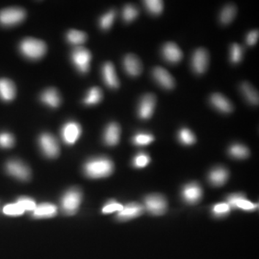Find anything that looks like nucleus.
I'll use <instances>...</instances> for the list:
<instances>
[{
  "mask_svg": "<svg viewBox=\"0 0 259 259\" xmlns=\"http://www.w3.org/2000/svg\"><path fill=\"white\" fill-rule=\"evenodd\" d=\"M230 207L227 203H218L215 205L212 208V213L216 217H225L230 213Z\"/></svg>",
  "mask_w": 259,
  "mask_h": 259,
  "instance_id": "31",
  "label": "nucleus"
},
{
  "mask_svg": "<svg viewBox=\"0 0 259 259\" xmlns=\"http://www.w3.org/2000/svg\"><path fill=\"white\" fill-rule=\"evenodd\" d=\"M228 176L226 169L217 167L211 171L209 174V181L213 186H222L226 182Z\"/></svg>",
  "mask_w": 259,
  "mask_h": 259,
  "instance_id": "23",
  "label": "nucleus"
},
{
  "mask_svg": "<svg viewBox=\"0 0 259 259\" xmlns=\"http://www.w3.org/2000/svg\"><path fill=\"white\" fill-rule=\"evenodd\" d=\"M57 213L56 205L50 203H43L37 205L33 211V217L36 218H48L54 217Z\"/></svg>",
  "mask_w": 259,
  "mask_h": 259,
  "instance_id": "21",
  "label": "nucleus"
},
{
  "mask_svg": "<svg viewBox=\"0 0 259 259\" xmlns=\"http://www.w3.org/2000/svg\"><path fill=\"white\" fill-rule=\"evenodd\" d=\"M259 33L258 30L251 31L248 34L246 42L249 45H254L259 40Z\"/></svg>",
  "mask_w": 259,
  "mask_h": 259,
  "instance_id": "42",
  "label": "nucleus"
},
{
  "mask_svg": "<svg viewBox=\"0 0 259 259\" xmlns=\"http://www.w3.org/2000/svg\"><path fill=\"white\" fill-rule=\"evenodd\" d=\"M39 144L43 153L47 157L53 159L59 154L60 148L58 141L56 138L50 134H42L39 138Z\"/></svg>",
  "mask_w": 259,
  "mask_h": 259,
  "instance_id": "7",
  "label": "nucleus"
},
{
  "mask_svg": "<svg viewBox=\"0 0 259 259\" xmlns=\"http://www.w3.org/2000/svg\"><path fill=\"white\" fill-rule=\"evenodd\" d=\"M138 9L131 4H128L123 9V17L125 21L130 23L138 16Z\"/></svg>",
  "mask_w": 259,
  "mask_h": 259,
  "instance_id": "33",
  "label": "nucleus"
},
{
  "mask_svg": "<svg viewBox=\"0 0 259 259\" xmlns=\"http://www.w3.org/2000/svg\"><path fill=\"white\" fill-rule=\"evenodd\" d=\"M146 8L154 15H160L164 9V3L160 0H148L144 1Z\"/></svg>",
  "mask_w": 259,
  "mask_h": 259,
  "instance_id": "30",
  "label": "nucleus"
},
{
  "mask_svg": "<svg viewBox=\"0 0 259 259\" xmlns=\"http://www.w3.org/2000/svg\"><path fill=\"white\" fill-rule=\"evenodd\" d=\"M229 154L235 159H243L249 157L250 151L246 146L241 144H235L230 147Z\"/></svg>",
  "mask_w": 259,
  "mask_h": 259,
  "instance_id": "27",
  "label": "nucleus"
},
{
  "mask_svg": "<svg viewBox=\"0 0 259 259\" xmlns=\"http://www.w3.org/2000/svg\"><path fill=\"white\" fill-rule=\"evenodd\" d=\"M72 61L76 67L82 73L89 72L91 54L89 50L82 47H78L74 50L72 55Z\"/></svg>",
  "mask_w": 259,
  "mask_h": 259,
  "instance_id": "6",
  "label": "nucleus"
},
{
  "mask_svg": "<svg viewBox=\"0 0 259 259\" xmlns=\"http://www.w3.org/2000/svg\"><path fill=\"white\" fill-rule=\"evenodd\" d=\"M15 138L13 135L8 132H1L0 133V147L4 148H11L14 146Z\"/></svg>",
  "mask_w": 259,
  "mask_h": 259,
  "instance_id": "38",
  "label": "nucleus"
},
{
  "mask_svg": "<svg viewBox=\"0 0 259 259\" xmlns=\"http://www.w3.org/2000/svg\"><path fill=\"white\" fill-rule=\"evenodd\" d=\"M123 64L127 73L132 77L140 75L143 70L140 60L134 54H128L125 57Z\"/></svg>",
  "mask_w": 259,
  "mask_h": 259,
  "instance_id": "16",
  "label": "nucleus"
},
{
  "mask_svg": "<svg viewBox=\"0 0 259 259\" xmlns=\"http://www.w3.org/2000/svg\"><path fill=\"white\" fill-rule=\"evenodd\" d=\"M82 197V192L80 189L77 188L69 189L61 199L63 211L69 216L75 214L80 208Z\"/></svg>",
  "mask_w": 259,
  "mask_h": 259,
  "instance_id": "3",
  "label": "nucleus"
},
{
  "mask_svg": "<svg viewBox=\"0 0 259 259\" xmlns=\"http://www.w3.org/2000/svg\"><path fill=\"white\" fill-rule=\"evenodd\" d=\"M156 103V98L154 94H146L139 105L138 114L140 118L143 120L149 119L154 113Z\"/></svg>",
  "mask_w": 259,
  "mask_h": 259,
  "instance_id": "13",
  "label": "nucleus"
},
{
  "mask_svg": "<svg viewBox=\"0 0 259 259\" xmlns=\"http://www.w3.org/2000/svg\"><path fill=\"white\" fill-rule=\"evenodd\" d=\"M20 51L25 56L31 59H39L46 53L47 46L43 41L28 38L22 41Z\"/></svg>",
  "mask_w": 259,
  "mask_h": 259,
  "instance_id": "2",
  "label": "nucleus"
},
{
  "mask_svg": "<svg viewBox=\"0 0 259 259\" xmlns=\"http://www.w3.org/2000/svg\"><path fill=\"white\" fill-rule=\"evenodd\" d=\"M144 208L154 216H162L167 211V202L160 194H151L147 196L144 200Z\"/></svg>",
  "mask_w": 259,
  "mask_h": 259,
  "instance_id": "4",
  "label": "nucleus"
},
{
  "mask_svg": "<svg viewBox=\"0 0 259 259\" xmlns=\"http://www.w3.org/2000/svg\"><path fill=\"white\" fill-rule=\"evenodd\" d=\"M16 95V88L8 79H0V98L5 102L12 101Z\"/></svg>",
  "mask_w": 259,
  "mask_h": 259,
  "instance_id": "19",
  "label": "nucleus"
},
{
  "mask_svg": "<svg viewBox=\"0 0 259 259\" xmlns=\"http://www.w3.org/2000/svg\"><path fill=\"white\" fill-rule=\"evenodd\" d=\"M237 13V9L233 4H228L226 7H224L220 13L221 23L226 25L231 23L233 19L235 18Z\"/></svg>",
  "mask_w": 259,
  "mask_h": 259,
  "instance_id": "26",
  "label": "nucleus"
},
{
  "mask_svg": "<svg viewBox=\"0 0 259 259\" xmlns=\"http://www.w3.org/2000/svg\"><path fill=\"white\" fill-rule=\"evenodd\" d=\"M227 203L230 208L245 211H254L258 208V204L251 203L243 194H230L227 197Z\"/></svg>",
  "mask_w": 259,
  "mask_h": 259,
  "instance_id": "9",
  "label": "nucleus"
},
{
  "mask_svg": "<svg viewBox=\"0 0 259 259\" xmlns=\"http://www.w3.org/2000/svg\"><path fill=\"white\" fill-rule=\"evenodd\" d=\"M24 211L22 209L21 207L18 204H9L3 208L4 214L9 216H21L24 213Z\"/></svg>",
  "mask_w": 259,
  "mask_h": 259,
  "instance_id": "36",
  "label": "nucleus"
},
{
  "mask_svg": "<svg viewBox=\"0 0 259 259\" xmlns=\"http://www.w3.org/2000/svg\"><path fill=\"white\" fill-rule=\"evenodd\" d=\"M155 80L159 82V85L167 89H172L174 87L175 81L172 74L164 68L157 66L153 71Z\"/></svg>",
  "mask_w": 259,
  "mask_h": 259,
  "instance_id": "15",
  "label": "nucleus"
},
{
  "mask_svg": "<svg viewBox=\"0 0 259 259\" xmlns=\"http://www.w3.org/2000/svg\"><path fill=\"white\" fill-rule=\"evenodd\" d=\"M17 203L21 207L22 209L24 211L33 212L37 206L33 199L27 197H20L17 200Z\"/></svg>",
  "mask_w": 259,
  "mask_h": 259,
  "instance_id": "37",
  "label": "nucleus"
},
{
  "mask_svg": "<svg viewBox=\"0 0 259 259\" xmlns=\"http://www.w3.org/2000/svg\"><path fill=\"white\" fill-rule=\"evenodd\" d=\"M121 137V128L117 123H110L105 130L104 140L106 144L110 146H116L119 143Z\"/></svg>",
  "mask_w": 259,
  "mask_h": 259,
  "instance_id": "20",
  "label": "nucleus"
},
{
  "mask_svg": "<svg viewBox=\"0 0 259 259\" xmlns=\"http://www.w3.org/2000/svg\"><path fill=\"white\" fill-rule=\"evenodd\" d=\"M211 102L212 105L222 113H230L233 111V106L231 102L222 94L218 93L213 94L211 97Z\"/></svg>",
  "mask_w": 259,
  "mask_h": 259,
  "instance_id": "22",
  "label": "nucleus"
},
{
  "mask_svg": "<svg viewBox=\"0 0 259 259\" xmlns=\"http://www.w3.org/2000/svg\"><path fill=\"white\" fill-rule=\"evenodd\" d=\"M144 206L140 204L132 203L123 206V210L118 213V219L121 221L129 220L141 216L144 212Z\"/></svg>",
  "mask_w": 259,
  "mask_h": 259,
  "instance_id": "14",
  "label": "nucleus"
},
{
  "mask_svg": "<svg viewBox=\"0 0 259 259\" xmlns=\"http://www.w3.org/2000/svg\"><path fill=\"white\" fill-rule=\"evenodd\" d=\"M24 9L19 7H11L0 12V24L4 26H12L21 23L25 18Z\"/></svg>",
  "mask_w": 259,
  "mask_h": 259,
  "instance_id": "5",
  "label": "nucleus"
},
{
  "mask_svg": "<svg viewBox=\"0 0 259 259\" xmlns=\"http://www.w3.org/2000/svg\"><path fill=\"white\" fill-rule=\"evenodd\" d=\"M6 170L9 175L21 181H28L31 178L29 167L20 161H9L6 164Z\"/></svg>",
  "mask_w": 259,
  "mask_h": 259,
  "instance_id": "8",
  "label": "nucleus"
},
{
  "mask_svg": "<svg viewBox=\"0 0 259 259\" xmlns=\"http://www.w3.org/2000/svg\"><path fill=\"white\" fill-rule=\"evenodd\" d=\"M102 99V91L100 88L93 87L89 90L85 99V103L88 105H96Z\"/></svg>",
  "mask_w": 259,
  "mask_h": 259,
  "instance_id": "28",
  "label": "nucleus"
},
{
  "mask_svg": "<svg viewBox=\"0 0 259 259\" xmlns=\"http://www.w3.org/2000/svg\"><path fill=\"white\" fill-rule=\"evenodd\" d=\"M115 16H116V12L115 10L110 11L101 17L100 23H99L101 28L103 30H108L109 28H111Z\"/></svg>",
  "mask_w": 259,
  "mask_h": 259,
  "instance_id": "34",
  "label": "nucleus"
},
{
  "mask_svg": "<svg viewBox=\"0 0 259 259\" xmlns=\"http://www.w3.org/2000/svg\"><path fill=\"white\" fill-rule=\"evenodd\" d=\"M181 194L186 203L194 205L201 200L203 197V189L197 183H191L184 186Z\"/></svg>",
  "mask_w": 259,
  "mask_h": 259,
  "instance_id": "12",
  "label": "nucleus"
},
{
  "mask_svg": "<svg viewBox=\"0 0 259 259\" xmlns=\"http://www.w3.org/2000/svg\"><path fill=\"white\" fill-rule=\"evenodd\" d=\"M164 58L172 64H176L181 61L183 57L182 51L174 43L169 42L163 48Z\"/></svg>",
  "mask_w": 259,
  "mask_h": 259,
  "instance_id": "17",
  "label": "nucleus"
},
{
  "mask_svg": "<svg viewBox=\"0 0 259 259\" xmlns=\"http://www.w3.org/2000/svg\"><path fill=\"white\" fill-rule=\"evenodd\" d=\"M241 90L247 100L254 105H258L259 103V96L258 91L249 82H243L241 85Z\"/></svg>",
  "mask_w": 259,
  "mask_h": 259,
  "instance_id": "25",
  "label": "nucleus"
},
{
  "mask_svg": "<svg viewBox=\"0 0 259 259\" xmlns=\"http://www.w3.org/2000/svg\"><path fill=\"white\" fill-rule=\"evenodd\" d=\"M151 162V159H150L149 156L143 153H140L137 155L133 159V165L135 166L136 168H143V167H146L148 164Z\"/></svg>",
  "mask_w": 259,
  "mask_h": 259,
  "instance_id": "41",
  "label": "nucleus"
},
{
  "mask_svg": "<svg viewBox=\"0 0 259 259\" xmlns=\"http://www.w3.org/2000/svg\"><path fill=\"white\" fill-rule=\"evenodd\" d=\"M154 138L152 135L148 133H139L133 138V143L137 146H147L154 141Z\"/></svg>",
  "mask_w": 259,
  "mask_h": 259,
  "instance_id": "35",
  "label": "nucleus"
},
{
  "mask_svg": "<svg viewBox=\"0 0 259 259\" xmlns=\"http://www.w3.org/2000/svg\"><path fill=\"white\" fill-rule=\"evenodd\" d=\"M192 68L199 74L205 73L209 64V53L205 48L197 49L192 56Z\"/></svg>",
  "mask_w": 259,
  "mask_h": 259,
  "instance_id": "11",
  "label": "nucleus"
},
{
  "mask_svg": "<svg viewBox=\"0 0 259 259\" xmlns=\"http://www.w3.org/2000/svg\"><path fill=\"white\" fill-rule=\"evenodd\" d=\"M102 74L106 85L110 88L116 89L119 86L120 82L117 77L114 65L111 62H107L102 68Z\"/></svg>",
  "mask_w": 259,
  "mask_h": 259,
  "instance_id": "18",
  "label": "nucleus"
},
{
  "mask_svg": "<svg viewBox=\"0 0 259 259\" xmlns=\"http://www.w3.org/2000/svg\"><path fill=\"white\" fill-rule=\"evenodd\" d=\"M82 134L81 126L76 122L66 123L61 130V136L66 144L72 145L76 143Z\"/></svg>",
  "mask_w": 259,
  "mask_h": 259,
  "instance_id": "10",
  "label": "nucleus"
},
{
  "mask_svg": "<svg viewBox=\"0 0 259 259\" xmlns=\"http://www.w3.org/2000/svg\"><path fill=\"white\" fill-rule=\"evenodd\" d=\"M84 170L86 176L90 178L107 177L113 173L114 164L107 158H96L86 162Z\"/></svg>",
  "mask_w": 259,
  "mask_h": 259,
  "instance_id": "1",
  "label": "nucleus"
},
{
  "mask_svg": "<svg viewBox=\"0 0 259 259\" xmlns=\"http://www.w3.org/2000/svg\"><path fill=\"white\" fill-rule=\"evenodd\" d=\"M41 100L45 105L51 107H57L61 104V97L56 89L50 88L43 91L41 95Z\"/></svg>",
  "mask_w": 259,
  "mask_h": 259,
  "instance_id": "24",
  "label": "nucleus"
},
{
  "mask_svg": "<svg viewBox=\"0 0 259 259\" xmlns=\"http://www.w3.org/2000/svg\"><path fill=\"white\" fill-rule=\"evenodd\" d=\"M178 138L181 143L184 145H192L195 143L196 138L193 133L189 129H183L179 131Z\"/></svg>",
  "mask_w": 259,
  "mask_h": 259,
  "instance_id": "32",
  "label": "nucleus"
},
{
  "mask_svg": "<svg viewBox=\"0 0 259 259\" xmlns=\"http://www.w3.org/2000/svg\"><path fill=\"white\" fill-rule=\"evenodd\" d=\"M243 48L239 44L233 43L231 46V61L233 64H238L242 59Z\"/></svg>",
  "mask_w": 259,
  "mask_h": 259,
  "instance_id": "40",
  "label": "nucleus"
},
{
  "mask_svg": "<svg viewBox=\"0 0 259 259\" xmlns=\"http://www.w3.org/2000/svg\"><path fill=\"white\" fill-rule=\"evenodd\" d=\"M123 206L121 203L115 201V200H111L108 202L105 206L102 208V213L104 214H110V213H115V212L121 211L123 210Z\"/></svg>",
  "mask_w": 259,
  "mask_h": 259,
  "instance_id": "39",
  "label": "nucleus"
},
{
  "mask_svg": "<svg viewBox=\"0 0 259 259\" xmlns=\"http://www.w3.org/2000/svg\"><path fill=\"white\" fill-rule=\"evenodd\" d=\"M67 40L71 43L74 45H81L84 43L87 39L86 33L82 32V31H77V30H72L69 31L67 33Z\"/></svg>",
  "mask_w": 259,
  "mask_h": 259,
  "instance_id": "29",
  "label": "nucleus"
}]
</instances>
